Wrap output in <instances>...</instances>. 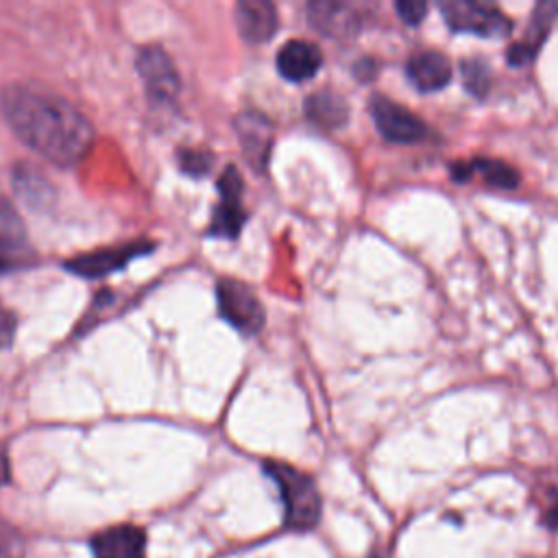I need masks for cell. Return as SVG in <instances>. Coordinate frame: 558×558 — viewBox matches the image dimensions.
I'll return each mask as SVG.
<instances>
[{
  "label": "cell",
  "mask_w": 558,
  "mask_h": 558,
  "mask_svg": "<svg viewBox=\"0 0 558 558\" xmlns=\"http://www.w3.org/2000/svg\"><path fill=\"white\" fill-rule=\"evenodd\" d=\"M0 109L17 140L57 166H74L94 142L87 118L46 87L9 85L0 94Z\"/></svg>",
  "instance_id": "cell-1"
},
{
  "label": "cell",
  "mask_w": 558,
  "mask_h": 558,
  "mask_svg": "<svg viewBox=\"0 0 558 558\" xmlns=\"http://www.w3.org/2000/svg\"><path fill=\"white\" fill-rule=\"evenodd\" d=\"M264 471L268 473V477L275 480L279 488L286 527L290 530L314 527L320 519V506H323L314 480L307 473L275 460L264 462Z\"/></svg>",
  "instance_id": "cell-2"
},
{
  "label": "cell",
  "mask_w": 558,
  "mask_h": 558,
  "mask_svg": "<svg viewBox=\"0 0 558 558\" xmlns=\"http://www.w3.org/2000/svg\"><path fill=\"white\" fill-rule=\"evenodd\" d=\"M440 13L451 31L473 33L477 37H504L512 31V22L493 4L473 0H449L440 4Z\"/></svg>",
  "instance_id": "cell-3"
},
{
  "label": "cell",
  "mask_w": 558,
  "mask_h": 558,
  "mask_svg": "<svg viewBox=\"0 0 558 558\" xmlns=\"http://www.w3.org/2000/svg\"><path fill=\"white\" fill-rule=\"evenodd\" d=\"M220 316L238 331L253 336L264 327L266 314L257 294L238 279H220L216 283Z\"/></svg>",
  "instance_id": "cell-4"
},
{
  "label": "cell",
  "mask_w": 558,
  "mask_h": 558,
  "mask_svg": "<svg viewBox=\"0 0 558 558\" xmlns=\"http://www.w3.org/2000/svg\"><path fill=\"white\" fill-rule=\"evenodd\" d=\"M218 192H220V201L209 222V235L235 240L246 220V211L242 203L244 183L235 166L225 168V172L218 179Z\"/></svg>",
  "instance_id": "cell-5"
},
{
  "label": "cell",
  "mask_w": 558,
  "mask_h": 558,
  "mask_svg": "<svg viewBox=\"0 0 558 558\" xmlns=\"http://www.w3.org/2000/svg\"><path fill=\"white\" fill-rule=\"evenodd\" d=\"M368 109L377 131L390 142L414 144L423 142L429 135L427 124L416 113L386 96H373Z\"/></svg>",
  "instance_id": "cell-6"
},
{
  "label": "cell",
  "mask_w": 558,
  "mask_h": 558,
  "mask_svg": "<svg viewBox=\"0 0 558 558\" xmlns=\"http://www.w3.org/2000/svg\"><path fill=\"white\" fill-rule=\"evenodd\" d=\"M35 251L15 207L0 198V275L31 266Z\"/></svg>",
  "instance_id": "cell-7"
},
{
  "label": "cell",
  "mask_w": 558,
  "mask_h": 558,
  "mask_svg": "<svg viewBox=\"0 0 558 558\" xmlns=\"http://www.w3.org/2000/svg\"><path fill=\"white\" fill-rule=\"evenodd\" d=\"M137 70L146 83L148 96L157 102H172L179 92V76L170 57L161 48H144L137 54Z\"/></svg>",
  "instance_id": "cell-8"
},
{
  "label": "cell",
  "mask_w": 558,
  "mask_h": 558,
  "mask_svg": "<svg viewBox=\"0 0 558 558\" xmlns=\"http://www.w3.org/2000/svg\"><path fill=\"white\" fill-rule=\"evenodd\" d=\"M150 244L148 242H131V244H122V246H113V248H98L92 253H85L81 257H74L65 264L68 270L81 275V277H102L109 275L122 266L129 264V259L148 253Z\"/></svg>",
  "instance_id": "cell-9"
},
{
  "label": "cell",
  "mask_w": 558,
  "mask_h": 558,
  "mask_svg": "<svg viewBox=\"0 0 558 558\" xmlns=\"http://www.w3.org/2000/svg\"><path fill=\"white\" fill-rule=\"evenodd\" d=\"M240 146L255 170H264L272 146V122L259 111H244L235 118Z\"/></svg>",
  "instance_id": "cell-10"
},
{
  "label": "cell",
  "mask_w": 558,
  "mask_h": 558,
  "mask_svg": "<svg viewBox=\"0 0 558 558\" xmlns=\"http://www.w3.org/2000/svg\"><path fill=\"white\" fill-rule=\"evenodd\" d=\"M556 15H558V2H538L536 4L534 13H532V20H530V26L525 31V37L508 48L506 59H508L510 65L521 68V65H527L530 61H534L536 50L545 41Z\"/></svg>",
  "instance_id": "cell-11"
},
{
  "label": "cell",
  "mask_w": 558,
  "mask_h": 558,
  "mask_svg": "<svg viewBox=\"0 0 558 558\" xmlns=\"http://www.w3.org/2000/svg\"><path fill=\"white\" fill-rule=\"evenodd\" d=\"M235 26L246 41H268L277 26V9L268 0H240L235 4Z\"/></svg>",
  "instance_id": "cell-12"
},
{
  "label": "cell",
  "mask_w": 558,
  "mask_h": 558,
  "mask_svg": "<svg viewBox=\"0 0 558 558\" xmlns=\"http://www.w3.org/2000/svg\"><path fill=\"white\" fill-rule=\"evenodd\" d=\"M323 63L320 48L307 39H290L277 52V70L288 81L312 78Z\"/></svg>",
  "instance_id": "cell-13"
},
{
  "label": "cell",
  "mask_w": 558,
  "mask_h": 558,
  "mask_svg": "<svg viewBox=\"0 0 558 558\" xmlns=\"http://www.w3.org/2000/svg\"><path fill=\"white\" fill-rule=\"evenodd\" d=\"M94 558H144L146 536L135 525H116L92 538Z\"/></svg>",
  "instance_id": "cell-14"
},
{
  "label": "cell",
  "mask_w": 558,
  "mask_h": 558,
  "mask_svg": "<svg viewBox=\"0 0 558 558\" xmlns=\"http://www.w3.org/2000/svg\"><path fill=\"white\" fill-rule=\"evenodd\" d=\"M405 74L418 92H438L451 81V63L438 50H421L405 61Z\"/></svg>",
  "instance_id": "cell-15"
},
{
  "label": "cell",
  "mask_w": 558,
  "mask_h": 558,
  "mask_svg": "<svg viewBox=\"0 0 558 558\" xmlns=\"http://www.w3.org/2000/svg\"><path fill=\"white\" fill-rule=\"evenodd\" d=\"M310 22L327 37H351L360 28V15L351 4L342 2H310Z\"/></svg>",
  "instance_id": "cell-16"
},
{
  "label": "cell",
  "mask_w": 558,
  "mask_h": 558,
  "mask_svg": "<svg viewBox=\"0 0 558 558\" xmlns=\"http://www.w3.org/2000/svg\"><path fill=\"white\" fill-rule=\"evenodd\" d=\"M482 177L488 185L501 187V190H512L519 183V174L514 168H510L501 159H490V157H477L473 161H458L451 163V177L456 181H469L471 177Z\"/></svg>",
  "instance_id": "cell-17"
},
{
  "label": "cell",
  "mask_w": 558,
  "mask_h": 558,
  "mask_svg": "<svg viewBox=\"0 0 558 558\" xmlns=\"http://www.w3.org/2000/svg\"><path fill=\"white\" fill-rule=\"evenodd\" d=\"M305 113L314 124H318L323 129H336L347 122L349 109H347V102L338 94L316 92L305 100Z\"/></svg>",
  "instance_id": "cell-18"
},
{
  "label": "cell",
  "mask_w": 558,
  "mask_h": 558,
  "mask_svg": "<svg viewBox=\"0 0 558 558\" xmlns=\"http://www.w3.org/2000/svg\"><path fill=\"white\" fill-rule=\"evenodd\" d=\"M462 76H464V85L471 94L484 96L488 92L490 72H488V65L482 59L462 61Z\"/></svg>",
  "instance_id": "cell-19"
},
{
  "label": "cell",
  "mask_w": 558,
  "mask_h": 558,
  "mask_svg": "<svg viewBox=\"0 0 558 558\" xmlns=\"http://www.w3.org/2000/svg\"><path fill=\"white\" fill-rule=\"evenodd\" d=\"M395 9L405 24H418L427 13V4L418 0H401L395 4Z\"/></svg>",
  "instance_id": "cell-20"
},
{
  "label": "cell",
  "mask_w": 558,
  "mask_h": 558,
  "mask_svg": "<svg viewBox=\"0 0 558 558\" xmlns=\"http://www.w3.org/2000/svg\"><path fill=\"white\" fill-rule=\"evenodd\" d=\"M181 166L185 172H192V174H203L209 170L211 166V155L207 153H196V150H185L181 155Z\"/></svg>",
  "instance_id": "cell-21"
},
{
  "label": "cell",
  "mask_w": 558,
  "mask_h": 558,
  "mask_svg": "<svg viewBox=\"0 0 558 558\" xmlns=\"http://www.w3.org/2000/svg\"><path fill=\"white\" fill-rule=\"evenodd\" d=\"M0 558H22V543L13 530L0 525Z\"/></svg>",
  "instance_id": "cell-22"
},
{
  "label": "cell",
  "mask_w": 558,
  "mask_h": 558,
  "mask_svg": "<svg viewBox=\"0 0 558 558\" xmlns=\"http://www.w3.org/2000/svg\"><path fill=\"white\" fill-rule=\"evenodd\" d=\"M15 336V316L0 303V349L9 347Z\"/></svg>",
  "instance_id": "cell-23"
},
{
  "label": "cell",
  "mask_w": 558,
  "mask_h": 558,
  "mask_svg": "<svg viewBox=\"0 0 558 558\" xmlns=\"http://www.w3.org/2000/svg\"><path fill=\"white\" fill-rule=\"evenodd\" d=\"M547 523H549L551 530L558 532V501L547 510Z\"/></svg>",
  "instance_id": "cell-24"
}]
</instances>
